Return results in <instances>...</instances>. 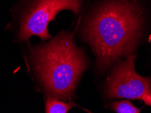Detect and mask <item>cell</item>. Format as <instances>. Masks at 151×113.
I'll list each match as a JSON object with an SVG mask.
<instances>
[{
	"label": "cell",
	"mask_w": 151,
	"mask_h": 113,
	"mask_svg": "<svg viewBox=\"0 0 151 113\" xmlns=\"http://www.w3.org/2000/svg\"><path fill=\"white\" fill-rule=\"evenodd\" d=\"M144 26V8L137 0H99L93 4L84 17L80 35L91 48L99 73L136 54Z\"/></svg>",
	"instance_id": "cell-1"
},
{
	"label": "cell",
	"mask_w": 151,
	"mask_h": 113,
	"mask_svg": "<svg viewBox=\"0 0 151 113\" xmlns=\"http://www.w3.org/2000/svg\"><path fill=\"white\" fill-rule=\"evenodd\" d=\"M29 63L44 90L50 97L69 100L83 72L88 58L74 41V33L62 31L48 41L28 45Z\"/></svg>",
	"instance_id": "cell-2"
},
{
	"label": "cell",
	"mask_w": 151,
	"mask_h": 113,
	"mask_svg": "<svg viewBox=\"0 0 151 113\" xmlns=\"http://www.w3.org/2000/svg\"><path fill=\"white\" fill-rule=\"evenodd\" d=\"M83 6L84 0H17L10 10L12 20L6 29L14 33L18 42H28L34 36L49 40L48 25L57 15L63 10L78 15Z\"/></svg>",
	"instance_id": "cell-3"
},
{
	"label": "cell",
	"mask_w": 151,
	"mask_h": 113,
	"mask_svg": "<svg viewBox=\"0 0 151 113\" xmlns=\"http://www.w3.org/2000/svg\"><path fill=\"white\" fill-rule=\"evenodd\" d=\"M137 54L118 61L110 68L106 94L111 99H139L151 95V77L139 75L135 70Z\"/></svg>",
	"instance_id": "cell-4"
},
{
	"label": "cell",
	"mask_w": 151,
	"mask_h": 113,
	"mask_svg": "<svg viewBox=\"0 0 151 113\" xmlns=\"http://www.w3.org/2000/svg\"><path fill=\"white\" fill-rule=\"evenodd\" d=\"M77 106L74 101L69 102L48 96L45 100L46 113H68L72 108Z\"/></svg>",
	"instance_id": "cell-5"
},
{
	"label": "cell",
	"mask_w": 151,
	"mask_h": 113,
	"mask_svg": "<svg viewBox=\"0 0 151 113\" xmlns=\"http://www.w3.org/2000/svg\"><path fill=\"white\" fill-rule=\"evenodd\" d=\"M108 106L116 113H139L141 111L140 108L135 107L129 99L112 102Z\"/></svg>",
	"instance_id": "cell-6"
},
{
	"label": "cell",
	"mask_w": 151,
	"mask_h": 113,
	"mask_svg": "<svg viewBox=\"0 0 151 113\" xmlns=\"http://www.w3.org/2000/svg\"><path fill=\"white\" fill-rule=\"evenodd\" d=\"M140 100H142L145 103V104L151 107V95H145L142 97Z\"/></svg>",
	"instance_id": "cell-7"
}]
</instances>
